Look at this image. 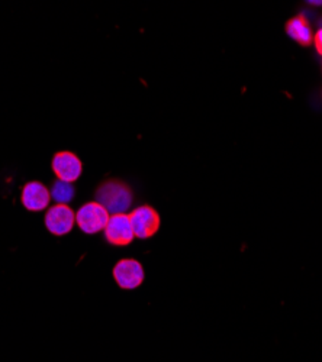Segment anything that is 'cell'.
<instances>
[{
  "instance_id": "obj_5",
  "label": "cell",
  "mask_w": 322,
  "mask_h": 362,
  "mask_svg": "<svg viewBox=\"0 0 322 362\" xmlns=\"http://www.w3.org/2000/svg\"><path fill=\"white\" fill-rule=\"evenodd\" d=\"M113 279L124 290H134L144 281V268L132 258H124L113 267Z\"/></svg>"
},
{
  "instance_id": "obj_6",
  "label": "cell",
  "mask_w": 322,
  "mask_h": 362,
  "mask_svg": "<svg viewBox=\"0 0 322 362\" xmlns=\"http://www.w3.org/2000/svg\"><path fill=\"white\" fill-rule=\"evenodd\" d=\"M105 238L110 245L115 247H127L135 238L130 216L125 214L112 215L105 228Z\"/></svg>"
},
{
  "instance_id": "obj_8",
  "label": "cell",
  "mask_w": 322,
  "mask_h": 362,
  "mask_svg": "<svg viewBox=\"0 0 322 362\" xmlns=\"http://www.w3.org/2000/svg\"><path fill=\"white\" fill-rule=\"evenodd\" d=\"M22 204L29 212H41L51 200L50 190L40 181H29L22 189Z\"/></svg>"
},
{
  "instance_id": "obj_2",
  "label": "cell",
  "mask_w": 322,
  "mask_h": 362,
  "mask_svg": "<svg viewBox=\"0 0 322 362\" xmlns=\"http://www.w3.org/2000/svg\"><path fill=\"white\" fill-rule=\"evenodd\" d=\"M110 215L108 210L98 202H87L76 214L77 226L87 235H93L105 230Z\"/></svg>"
},
{
  "instance_id": "obj_13",
  "label": "cell",
  "mask_w": 322,
  "mask_h": 362,
  "mask_svg": "<svg viewBox=\"0 0 322 362\" xmlns=\"http://www.w3.org/2000/svg\"><path fill=\"white\" fill-rule=\"evenodd\" d=\"M319 23H321V28H322V19H321V21H319Z\"/></svg>"
},
{
  "instance_id": "obj_7",
  "label": "cell",
  "mask_w": 322,
  "mask_h": 362,
  "mask_svg": "<svg viewBox=\"0 0 322 362\" xmlns=\"http://www.w3.org/2000/svg\"><path fill=\"white\" fill-rule=\"evenodd\" d=\"M51 167L58 180L66 181V183H71V185L77 178H80L83 173V165L80 158L76 154L69 153V151L57 153L52 158Z\"/></svg>"
},
{
  "instance_id": "obj_1",
  "label": "cell",
  "mask_w": 322,
  "mask_h": 362,
  "mask_svg": "<svg viewBox=\"0 0 322 362\" xmlns=\"http://www.w3.org/2000/svg\"><path fill=\"white\" fill-rule=\"evenodd\" d=\"M96 202L102 204L108 214L120 215L125 214L134 202L131 187L121 180H108L98 187Z\"/></svg>"
},
{
  "instance_id": "obj_11",
  "label": "cell",
  "mask_w": 322,
  "mask_h": 362,
  "mask_svg": "<svg viewBox=\"0 0 322 362\" xmlns=\"http://www.w3.org/2000/svg\"><path fill=\"white\" fill-rule=\"evenodd\" d=\"M314 45L316 52L322 57V28H319L318 33L314 35Z\"/></svg>"
},
{
  "instance_id": "obj_10",
  "label": "cell",
  "mask_w": 322,
  "mask_h": 362,
  "mask_svg": "<svg viewBox=\"0 0 322 362\" xmlns=\"http://www.w3.org/2000/svg\"><path fill=\"white\" fill-rule=\"evenodd\" d=\"M50 194L58 204H67L74 197V187L71 183L57 180L50 190Z\"/></svg>"
},
{
  "instance_id": "obj_4",
  "label": "cell",
  "mask_w": 322,
  "mask_h": 362,
  "mask_svg": "<svg viewBox=\"0 0 322 362\" xmlns=\"http://www.w3.org/2000/svg\"><path fill=\"white\" fill-rule=\"evenodd\" d=\"M44 222L52 235L64 236L73 229L76 223V214L70 206L57 203L48 209Z\"/></svg>"
},
{
  "instance_id": "obj_3",
  "label": "cell",
  "mask_w": 322,
  "mask_h": 362,
  "mask_svg": "<svg viewBox=\"0 0 322 362\" xmlns=\"http://www.w3.org/2000/svg\"><path fill=\"white\" fill-rule=\"evenodd\" d=\"M135 238L149 239L154 236L161 225L157 210L151 206H139L128 215Z\"/></svg>"
},
{
  "instance_id": "obj_12",
  "label": "cell",
  "mask_w": 322,
  "mask_h": 362,
  "mask_svg": "<svg viewBox=\"0 0 322 362\" xmlns=\"http://www.w3.org/2000/svg\"><path fill=\"white\" fill-rule=\"evenodd\" d=\"M309 5H315V6H322V2H309Z\"/></svg>"
},
{
  "instance_id": "obj_9",
  "label": "cell",
  "mask_w": 322,
  "mask_h": 362,
  "mask_svg": "<svg viewBox=\"0 0 322 362\" xmlns=\"http://www.w3.org/2000/svg\"><path fill=\"white\" fill-rule=\"evenodd\" d=\"M286 34L302 47H309L314 42V31L311 22L304 15H297L286 22Z\"/></svg>"
}]
</instances>
